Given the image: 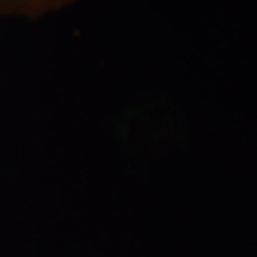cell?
Instances as JSON below:
<instances>
[{
	"mask_svg": "<svg viewBox=\"0 0 257 257\" xmlns=\"http://www.w3.org/2000/svg\"><path fill=\"white\" fill-rule=\"evenodd\" d=\"M74 0H0V12L18 15H42L49 10L63 8Z\"/></svg>",
	"mask_w": 257,
	"mask_h": 257,
	"instance_id": "obj_1",
	"label": "cell"
}]
</instances>
